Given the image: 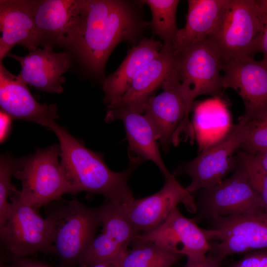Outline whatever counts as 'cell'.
Masks as SVG:
<instances>
[{"label": "cell", "instance_id": "cell-1", "mask_svg": "<svg viewBox=\"0 0 267 267\" xmlns=\"http://www.w3.org/2000/svg\"><path fill=\"white\" fill-rule=\"evenodd\" d=\"M146 26L133 2L83 0L72 46L90 72L100 75L115 47L123 41L135 43Z\"/></svg>", "mask_w": 267, "mask_h": 267}, {"label": "cell", "instance_id": "cell-2", "mask_svg": "<svg viewBox=\"0 0 267 267\" xmlns=\"http://www.w3.org/2000/svg\"><path fill=\"white\" fill-rule=\"evenodd\" d=\"M48 128L57 136L62 166L73 194L81 191L102 195L106 201L127 207L134 200L128 184L135 165L115 172L105 163L101 153L94 152L73 136L64 127L51 123Z\"/></svg>", "mask_w": 267, "mask_h": 267}, {"label": "cell", "instance_id": "cell-3", "mask_svg": "<svg viewBox=\"0 0 267 267\" xmlns=\"http://www.w3.org/2000/svg\"><path fill=\"white\" fill-rule=\"evenodd\" d=\"M50 214L54 223V251L60 267L81 266L101 224V205L89 207L72 200Z\"/></svg>", "mask_w": 267, "mask_h": 267}, {"label": "cell", "instance_id": "cell-4", "mask_svg": "<svg viewBox=\"0 0 267 267\" xmlns=\"http://www.w3.org/2000/svg\"><path fill=\"white\" fill-rule=\"evenodd\" d=\"M15 192L10 196L11 207L7 220L0 226V241L6 251L14 257L55 253L52 215L49 213L42 218L37 209L23 202Z\"/></svg>", "mask_w": 267, "mask_h": 267}, {"label": "cell", "instance_id": "cell-5", "mask_svg": "<svg viewBox=\"0 0 267 267\" xmlns=\"http://www.w3.org/2000/svg\"><path fill=\"white\" fill-rule=\"evenodd\" d=\"M59 145L38 149L25 158L14 176L21 181V189L15 193L24 203L38 209L63 195L73 194L72 186L58 161Z\"/></svg>", "mask_w": 267, "mask_h": 267}, {"label": "cell", "instance_id": "cell-6", "mask_svg": "<svg viewBox=\"0 0 267 267\" xmlns=\"http://www.w3.org/2000/svg\"><path fill=\"white\" fill-rule=\"evenodd\" d=\"M209 221L210 227L203 229L210 242L209 253L222 260L230 255L267 249V208Z\"/></svg>", "mask_w": 267, "mask_h": 267}, {"label": "cell", "instance_id": "cell-7", "mask_svg": "<svg viewBox=\"0 0 267 267\" xmlns=\"http://www.w3.org/2000/svg\"><path fill=\"white\" fill-rule=\"evenodd\" d=\"M261 30L257 0H228L219 24L209 38L222 63L255 53Z\"/></svg>", "mask_w": 267, "mask_h": 267}, {"label": "cell", "instance_id": "cell-8", "mask_svg": "<svg viewBox=\"0 0 267 267\" xmlns=\"http://www.w3.org/2000/svg\"><path fill=\"white\" fill-rule=\"evenodd\" d=\"M176 55L181 91L189 112L199 95L221 98L224 89L223 63L209 38L183 48Z\"/></svg>", "mask_w": 267, "mask_h": 267}, {"label": "cell", "instance_id": "cell-9", "mask_svg": "<svg viewBox=\"0 0 267 267\" xmlns=\"http://www.w3.org/2000/svg\"><path fill=\"white\" fill-rule=\"evenodd\" d=\"M196 204L197 212L191 220L196 223L216 217L267 208L250 183L244 167L238 161L229 178L213 187L200 190Z\"/></svg>", "mask_w": 267, "mask_h": 267}, {"label": "cell", "instance_id": "cell-10", "mask_svg": "<svg viewBox=\"0 0 267 267\" xmlns=\"http://www.w3.org/2000/svg\"><path fill=\"white\" fill-rule=\"evenodd\" d=\"M247 130V122L239 118L223 138L182 166L178 173L190 177L191 182L186 187L189 192L217 185L235 169L237 164L235 153L240 149Z\"/></svg>", "mask_w": 267, "mask_h": 267}, {"label": "cell", "instance_id": "cell-11", "mask_svg": "<svg viewBox=\"0 0 267 267\" xmlns=\"http://www.w3.org/2000/svg\"><path fill=\"white\" fill-rule=\"evenodd\" d=\"M162 91L152 96L144 111L157 134L159 142L164 151H168L172 143H177L183 132L191 134L188 120L189 112L182 96L177 65L165 80Z\"/></svg>", "mask_w": 267, "mask_h": 267}, {"label": "cell", "instance_id": "cell-12", "mask_svg": "<svg viewBox=\"0 0 267 267\" xmlns=\"http://www.w3.org/2000/svg\"><path fill=\"white\" fill-rule=\"evenodd\" d=\"M136 238L179 252L187 257L185 267H202L210 251V242L203 228L184 216L178 207L161 224L140 233Z\"/></svg>", "mask_w": 267, "mask_h": 267}, {"label": "cell", "instance_id": "cell-13", "mask_svg": "<svg viewBox=\"0 0 267 267\" xmlns=\"http://www.w3.org/2000/svg\"><path fill=\"white\" fill-rule=\"evenodd\" d=\"M222 77L224 89H232L243 100L245 112L240 118L247 122L267 110V59H234L223 64Z\"/></svg>", "mask_w": 267, "mask_h": 267}, {"label": "cell", "instance_id": "cell-14", "mask_svg": "<svg viewBox=\"0 0 267 267\" xmlns=\"http://www.w3.org/2000/svg\"><path fill=\"white\" fill-rule=\"evenodd\" d=\"M179 203L190 213H196V204L192 194L172 175L165 178V183L159 191L144 198L134 199L125 209L130 221L141 233L161 224Z\"/></svg>", "mask_w": 267, "mask_h": 267}, {"label": "cell", "instance_id": "cell-15", "mask_svg": "<svg viewBox=\"0 0 267 267\" xmlns=\"http://www.w3.org/2000/svg\"><path fill=\"white\" fill-rule=\"evenodd\" d=\"M83 0L34 1V19L39 45L72 46L76 37Z\"/></svg>", "mask_w": 267, "mask_h": 267}, {"label": "cell", "instance_id": "cell-16", "mask_svg": "<svg viewBox=\"0 0 267 267\" xmlns=\"http://www.w3.org/2000/svg\"><path fill=\"white\" fill-rule=\"evenodd\" d=\"M101 207L103 232L89 247L81 265L84 267H92L126 252L140 233L128 218L125 206L106 201Z\"/></svg>", "mask_w": 267, "mask_h": 267}, {"label": "cell", "instance_id": "cell-17", "mask_svg": "<svg viewBox=\"0 0 267 267\" xmlns=\"http://www.w3.org/2000/svg\"><path fill=\"white\" fill-rule=\"evenodd\" d=\"M46 45L38 48L24 56L9 52L6 56L18 61L21 67L18 77L27 85L36 89L60 94L65 82L63 74L72 66L70 56L66 52H55Z\"/></svg>", "mask_w": 267, "mask_h": 267}, {"label": "cell", "instance_id": "cell-18", "mask_svg": "<svg viewBox=\"0 0 267 267\" xmlns=\"http://www.w3.org/2000/svg\"><path fill=\"white\" fill-rule=\"evenodd\" d=\"M115 120H121L124 124L133 164L137 165L143 161H151L158 166L165 178L172 175L162 159L156 131L143 113L129 107L108 109L105 121L110 123Z\"/></svg>", "mask_w": 267, "mask_h": 267}, {"label": "cell", "instance_id": "cell-19", "mask_svg": "<svg viewBox=\"0 0 267 267\" xmlns=\"http://www.w3.org/2000/svg\"><path fill=\"white\" fill-rule=\"evenodd\" d=\"M0 110L12 119L33 122L48 127L58 117L55 104H41L27 85L8 71L0 62Z\"/></svg>", "mask_w": 267, "mask_h": 267}, {"label": "cell", "instance_id": "cell-20", "mask_svg": "<svg viewBox=\"0 0 267 267\" xmlns=\"http://www.w3.org/2000/svg\"><path fill=\"white\" fill-rule=\"evenodd\" d=\"M34 1L0 0V62L15 45H22L29 52L40 45L34 19Z\"/></svg>", "mask_w": 267, "mask_h": 267}, {"label": "cell", "instance_id": "cell-21", "mask_svg": "<svg viewBox=\"0 0 267 267\" xmlns=\"http://www.w3.org/2000/svg\"><path fill=\"white\" fill-rule=\"evenodd\" d=\"M177 56L172 45H163L158 55L137 74L121 99L112 109L120 107L132 108L144 113L148 100L162 84L176 67Z\"/></svg>", "mask_w": 267, "mask_h": 267}, {"label": "cell", "instance_id": "cell-22", "mask_svg": "<svg viewBox=\"0 0 267 267\" xmlns=\"http://www.w3.org/2000/svg\"><path fill=\"white\" fill-rule=\"evenodd\" d=\"M163 44L152 38H143L128 52L117 69L102 84L103 100L111 107L116 103L130 87L140 70L159 53Z\"/></svg>", "mask_w": 267, "mask_h": 267}, {"label": "cell", "instance_id": "cell-23", "mask_svg": "<svg viewBox=\"0 0 267 267\" xmlns=\"http://www.w3.org/2000/svg\"><path fill=\"white\" fill-rule=\"evenodd\" d=\"M228 0H188L184 26L179 29L172 46L175 54L209 38L216 30Z\"/></svg>", "mask_w": 267, "mask_h": 267}, {"label": "cell", "instance_id": "cell-24", "mask_svg": "<svg viewBox=\"0 0 267 267\" xmlns=\"http://www.w3.org/2000/svg\"><path fill=\"white\" fill-rule=\"evenodd\" d=\"M192 124L193 134L200 152L223 138L233 126L226 105L221 97L197 104Z\"/></svg>", "mask_w": 267, "mask_h": 267}, {"label": "cell", "instance_id": "cell-25", "mask_svg": "<svg viewBox=\"0 0 267 267\" xmlns=\"http://www.w3.org/2000/svg\"><path fill=\"white\" fill-rule=\"evenodd\" d=\"M131 245L121 267H172L184 256L175 250L137 238Z\"/></svg>", "mask_w": 267, "mask_h": 267}, {"label": "cell", "instance_id": "cell-26", "mask_svg": "<svg viewBox=\"0 0 267 267\" xmlns=\"http://www.w3.org/2000/svg\"><path fill=\"white\" fill-rule=\"evenodd\" d=\"M140 3L150 9L152 19L150 25L154 34L159 36L164 45H172L178 30L176 12L178 0H143Z\"/></svg>", "mask_w": 267, "mask_h": 267}, {"label": "cell", "instance_id": "cell-27", "mask_svg": "<svg viewBox=\"0 0 267 267\" xmlns=\"http://www.w3.org/2000/svg\"><path fill=\"white\" fill-rule=\"evenodd\" d=\"M25 158H16L2 154L0 160V226L7 220L11 204L8 198L17 189L11 183V178L22 166Z\"/></svg>", "mask_w": 267, "mask_h": 267}, {"label": "cell", "instance_id": "cell-28", "mask_svg": "<svg viewBox=\"0 0 267 267\" xmlns=\"http://www.w3.org/2000/svg\"><path fill=\"white\" fill-rule=\"evenodd\" d=\"M246 134L240 150L254 155L267 149V110L247 122Z\"/></svg>", "mask_w": 267, "mask_h": 267}, {"label": "cell", "instance_id": "cell-29", "mask_svg": "<svg viewBox=\"0 0 267 267\" xmlns=\"http://www.w3.org/2000/svg\"><path fill=\"white\" fill-rule=\"evenodd\" d=\"M237 153V161L244 167L250 183L267 206V171L260 165L253 155L241 150Z\"/></svg>", "mask_w": 267, "mask_h": 267}, {"label": "cell", "instance_id": "cell-30", "mask_svg": "<svg viewBox=\"0 0 267 267\" xmlns=\"http://www.w3.org/2000/svg\"><path fill=\"white\" fill-rule=\"evenodd\" d=\"M257 2L261 30L257 41L255 53H262L264 58L267 59V0H260Z\"/></svg>", "mask_w": 267, "mask_h": 267}, {"label": "cell", "instance_id": "cell-31", "mask_svg": "<svg viewBox=\"0 0 267 267\" xmlns=\"http://www.w3.org/2000/svg\"><path fill=\"white\" fill-rule=\"evenodd\" d=\"M226 267H267V249L247 252Z\"/></svg>", "mask_w": 267, "mask_h": 267}, {"label": "cell", "instance_id": "cell-32", "mask_svg": "<svg viewBox=\"0 0 267 267\" xmlns=\"http://www.w3.org/2000/svg\"><path fill=\"white\" fill-rule=\"evenodd\" d=\"M7 263L9 267H51L44 263L27 257L10 256Z\"/></svg>", "mask_w": 267, "mask_h": 267}, {"label": "cell", "instance_id": "cell-33", "mask_svg": "<svg viewBox=\"0 0 267 267\" xmlns=\"http://www.w3.org/2000/svg\"><path fill=\"white\" fill-rule=\"evenodd\" d=\"M12 118L5 112L0 110V142L4 141L7 137L10 131Z\"/></svg>", "mask_w": 267, "mask_h": 267}, {"label": "cell", "instance_id": "cell-34", "mask_svg": "<svg viewBox=\"0 0 267 267\" xmlns=\"http://www.w3.org/2000/svg\"><path fill=\"white\" fill-rule=\"evenodd\" d=\"M126 252L127 251L113 258L98 263L92 267H121L122 260Z\"/></svg>", "mask_w": 267, "mask_h": 267}, {"label": "cell", "instance_id": "cell-35", "mask_svg": "<svg viewBox=\"0 0 267 267\" xmlns=\"http://www.w3.org/2000/svg\"><path fill=\"white\" fill-rule=\"evenodd\" d=\"M223 260L209 253L206 260L202 267H221Z\"/></svg>", "mask_w": 267, "mask_h": 267}, {"label": "cell", "instance_id": "cell-36", "mask_svg": "<svg viewBox=\"0 0 267 267\" xmlns=\"http://www.w3.org/2000/svg\"><path fill=\"white\" fill-rule=\"evenodd\" d=\"M253 156L260 165L267 171V149Z\"/></svg>", "mask_w": 267, "mask_h": 267}, {"label": "cell", "instance_id": "cell-37", "mask_svg": "<svg viewBox=\"0 0 267 267\" xmlns=\"http://www.w3.org/2000/svg\"><path fill=\"white\" fill-rule=\"evenodd\" d=\"M0 267H9L8 263L5 261L3 258L0 260Z\"/></svg>", "mask_w": 267, "mask_h": 267}]
</instances>
